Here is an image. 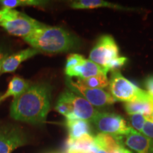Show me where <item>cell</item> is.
Instances as JSON below:
<instances>
[{
	"label": "cell",
	"instance_id": "obj_1",
	"mask_svg": "<svg viewBox=\"0 0 153 153\" xmlns=\"http://www.w3.org/2000/svg\"><path fill=\"white\" fill-rule=\"evenodd\" d=\"M51 104V87L47 83H37L18 98L13 99L10 107L11 117L30 124L46 121Z\"/></svg>",
	"mask_w": 153,
	"mask_h": 153
},
{
	"label": "cell",
	"instance_id": "obj_2",
	"mask_svg": "<svg viewBox=\"0 0 153 153\" xmlns=\"http://www.w3.org/2000/svg\"><path fill=\"white\" fill-rule=\"evenodd\" d=\"M24 40L31 48L48 54L68 52L79 45V40L66 30L45 24Z\"/></svg>",
	"mask_w": 153,
	"mask_h": 153
},
{
	"label": "cell",
	"instance_id": "obj_3",
	"mask_svg": "<svg viewBox=\"0 0 153 153\" xmlns=\"http://www.w3.org/2000/svg\"><path fill=\"white\" fill-rule=\"evenodd\" d=\"M43 25L15 9H0V26L11 35L24 38Z\"/></svg>",
	"mask_w": 153,
	"mask_h": 153
},
{
	"label": "cell",
	"instance_id": "obj_4",
	"mask_svg": "<svg viewBox=\"0 0 153 153\" xmlns=\"http://www.w3.org/2000/svg\"><path fill=\"white\" fill-rule=\"evenodd\" d=\"M108 86L111 95L116 101L129 103L139 100L152 99L145 90L140 89L126 79L119 70L112 72Z\"/></svg>",
	"mask_w": 153,
	"mask_h": 153
},
{
	"label": "cell",
	"instance_id": "obj_5",
	"mask_svg": "<svg viewBox=\"0 0 153 153\" xmlns=\"http://www.w3.org/2000/svg\"><path fill=\"white\" fill-rule=\"evenodd\" d=\"M119 48L114 38L110 35L101 36L89 53V60L104 68L108 72L107 67L111 62L118 58Z\"/></svg>",
	"mask_w": 153,
	"mask_h": 153
},
{
	"label": "cell",
	"instance_id": "obj_6",
	"mask_svg": "<svg viewBox=\"0 0 153 153\" xmlns=\"http://www.w3.org/2000/svg\"><path fill=\"white\" fill-rule=\"evenodd\" d=\"M91 123L96 130L101 133L126 136L132 129L121 116L114 113L98 111Z\"/></svg>",
	"mask_w": 153,
	"mask_h": 153
},
{
	"label": "cell",
	"instance_id": "obj_7",
	"mask_svg": "<svg viewBox=\"0 0 153 153\" xmlns=\"http://www.w3.org/2000/svg\"><path fill=\"white\" fill-rule=\"evenodd\" d=\"M66 84L68 89L85 98L93 106L104 107L116 102V99L110 93L101 89H94L86 87L76 80L67 77Z\"/></svg>",
	"mask_w": 153,
	"mask_h": 153
},
{
	"label": "cell",
	"instance_id": "obj_8",
	"mask_svg": "<svg viewBox=\"0 0 153 153\" xmlns=\"http://www.w3.org/2000/svg\"><path fill=\"white\" fill-rule=\"evenodd\" d=\"M58 99L65 101L70 107L72 115L70 119H81L91 122L98 113L89 101L69 89L63 91Z\"/></svg>",
	"mask_w": 153,
	"mask_h": 153
},
{
	"label": "cell",
	"instance_id": "obj_9",
	"mask_svg": "<svg viewBox=\"0 0 153 153\" xmlns=\"http://www.w3.org/2000/svg\"><path fill=\"white\" fill-rule=\"evenodd\" d=\"M27 143L26 134L19 126L9 125L0 127V153H11Z\"/></svg>",
	"mask_w": 153,
	"mask_h": 153
},
{
	"label": "cell",
	"instance_id": "obj_10",
	"mask_svg": "<svg viewBox=\"0 0 153 153\" xmlns=\"http://www.w3.org/2000/svg\"><path fill=\"white\" fill-rule=\"evenodd\" d=\"M65 73L68 77L70 78L76 77V79H86L101 74H107L108 72L89 59L85 58L73 68L65 70Z\"/></svg>",
	"mask_w": 153,
	"mask_h": 153
},
{
	"label": "cell",
	"instance_id": "obj_11",
	"mask_svg": "<svg viewBox=\"0 0 153 153\" xmlns=\"http://www.w3.org/2000/svg\"><path fill=\"white\" fill-rule=\"evenodd\" d=\"M97 149L108 153H120L124 148L123 137L121 135L99 133L94 137Z\"/></svg>",
	"mask_w": 153,
	"mask_h": 153
},
{
	"label": "cell",
	"instance_id": "obj_12",
	"mask_svg": "<svg viewBox=\"0 0 153 153\" xmlns=\"http://www.w3.org/2000/svg\"><path fill=\"white\" fill-rule=\"evenodd\" d=\"M124 144L135 153H153V139L133 128L126 135Z\"/></svg>",
	"mask_w": 153,
	"mask_h": 153
},
{
	"label": "cell",
	"instance_id": "obj_13",
	"mask_svg": "<svg viewBox=\"0 0 153 153\" xmlns=\"http://www.w3.org/2000/svg\"><path fill=\"white\" fill-rule=\"evenodd\" d=\"M41 53L39 51L33 48H28L22 50L19 52L14 53L8 57H6L4 60L2 67H1V73H11L14 72L19 66L24 61L28 59L31 58L35 55Z\"/></svg>",
	"mask_w": 153,
	"mask_h": 153
},
{
	"label": "cell",
	"instance_id": "obj_14",
	"mask_svg": "<svg viewBox=\"0 0 153 153\" xmlns=\"http://www.w3.org/2000/svg\"><path fill=\"white\" fill-rule=\"evenodd\" d=\"M70 7L74 9H91L99 7H108V8L118 9L123 11H135V8L123 7V6L113 4L104 0H79L74 1L70 4Z\"/></svg>",
	"mask_w": 153,
	"mask_h": 153
},
{
	"label": "cell",
	"instance_id": "obj_15",
	"mask_svg": "<svg viewBox=\"0 0 153 153\" xmlns=\"http://www.w3.org/2000/svg\"><path fill=\"white\" fill-rule=\"evenodd\" d=\"M65 126L68 131V138L77 139L85 134H91L90 122L81 119H66Z\"/></svg>",
	"mask_w": 153,
	"mask_h": 153
},
{
	"label": "cell",
	"instance_id": "obj_16",
	"mask_svg": "<svg viewBox=\"0 0 153 153\" xmlns=\"http://www.w3.org/2000/svg\"><path fill=\"white\" fill-rule=\"evenodd\" d=\"M30 86V82L27 80L19 76H14L9 82L7 91L0 97V102L10 97H14V99L18 98L27 90Z\"/></svg>",
	"mask_w": 153,
	"mask_h": 153
},
{
	"label": "cell",
	"instance_id": "obj_17",
	"mask_svg": "<svg viewBox=\"0 0 153 153\" xmlns=\"http://www.w3.org/2000/svg\"><path fill=\"white\" fill-rule=\"evenodd\" d=\"M124 108L129 116L135 114H141L145 116H148L153 112V100L148 99L125 103Z\"/></svg>",
	"mask_w": 153,
	"mask_h": 153
},
{
	"label": "cell",
	"instance_id": "obj_18",
	"mask_svg": "<svg viewBox=\"0 0 153 153\" xmlns=\"http://www.w3.org/2000/svg\"><path fill=\"white\" fill-rule=\"evenodd\" d=\"M95 147L94 137L91 134H85L74 140L68 138L65 144V150L72 148L87 152Z\"/></svg>",
	"mask_w": 153,
	"mask_h": 153
},
{
	"label": "cell",
	"instance_id": "obj_19",
	"mask_svg": "<svg viewBox=\"0 0 153 153\" xmlns=\"http://www.w3.org/2000/svg\"><path fill=\"white\" fill-rule=\"evenodd\" d=\"M48 3L43 0H0V4L6 8L14 9L18 7H45Z\"/></svg>",
	"mask_w": 153,
	"mask_h": 153
},
{
	"label": "cell",
	"instance_id": "obj_20",
	"mask_svg": "<svg viewBox=\"0 0 153 153\" xmlns=\"http://www.w3.org/2000/svg\"><path fill=\"white\" fill-rule=\"evenodd\" d=\"M76 81L80 82L86 87L94 88V89H104L109 85V81L106 74H99V75L91 76L86 79H76Z\"/></svg>",
	"mask_w": 153,
	"mask_h": 153
},
{
	"label": "cell",
	"instance_id": "obj_21",
	"mask_svg": "<svg viewBox=\"0 0 153 153\" xmlns=\"http://www.w3.org/2000/svg\"><path fill=\"white\" fill-rule=\"evenodd\" d=\"M130 123L131 128L139 133H141L145 122L147 121L146 116L141 114H135L130 115L129 116Z\"/></svg>",
	"mask_w": 153,
	"mask_h": 153
},
{
	"label": "cell",
	"instance_id": "obj_22",
	"mask_svg": "<svg viewBox=\"0 0 153 153\" xmlns=\"http://www.w3.org/2000/svg\"><path fill=\"white\" fill-rule=\"evenodd\" d=\"M127 60L128 59L125 57H118V58L115 59L112 62H111L110 64L107 67V70H108V72L118 70L120 68L125 65Z\"/></svg>",
	"mask_w": 153,
	"mask_h": 153
},
{
	"label": "cell",
	"instance_id": "obj_23",
	"mask_svg": "<svg viewBox=\"0 0 153 153\" xmlns=\"http://www.w3.org/2000/svg\"><path fill=\"white\" fill-rule=\"evenodd\" d=\"M85 59L82 55L79 54H70L67 58L66 64H65V70L67 69H70L71 68H73L75 65L81 62L82 60H83Z\"/></svg>",
	"mask_w": 153,
	"mask_h": 153
},
{
	"label": "cell",
	"instance_id": "obj_24",
	"mask_svg": "<svg viewBox=\"0 0 153 153\" xmlns=\"http://www.w3.org/2000/svg\"><path fill=\"white\" fill-rule=\"evenodd\" d=\"M141 133L149 138L153 139V122L147 120L143 126Z\"/></svg>",
	"mask_w": 153,
	"mask_h": 153
},
{
	"label": "cell",
	"instance_id": "obj_25",
	"mask_svg": "<svg viewBox=\"0 0 153 153\" xmlns=\"http://www.w3.org/2000/svg\"><path fill=\"white\" fill-rule=\"evenodd\" d=\"M145 91L153 100V75L149 76L144 82Z\"/></svg>",
	"mask_w": 153,
	"mask_h": 153
},
{
	"label": "cell",
	"instance_id": "obj_26",
	"mask_svg": "<svg viewBox=\"0 0 153 153\" xmlns=\"http://www.w3.org/2000/svg\"><path fill=\"white\" fill-rule=\"evenodd\" d=\"M9 56V52L4 48L0 47V61L4 60L6 57Z\"/></svg>",
	"mask_w": 153,
	"mask_h": 153
},
{
	"label": "cell",
	"instance_id": "obj_27",
	"mask_svg": "<svg viewBox=\"0 0 153 153\" xmlns=\"http://www.w3.org/2000/svg\"><path fill=\"white\" fill-rule=\"evenodd\" d=\"M146 118H147V120H150V121L153 122V112L150 115V116H146Z\"/></svg>",
	"mask_w": 153,
	"mask_h": 153
},
{
	"label": "cell",
	"instance_id": "obj_28",
	"mask_svg": "<svg viewBox=\"0 0 153 153\" xmlns=\"http://www.w3.org/2000/svg\"><path fill=\"white\" fill-rule=\"evenodd\" d=\"M121 153H133V152H131V151H130L129 150H128V149L124 148L123 150L121 151Z\"/></svg>",
	"mask_w": 153,
	"mask_h": 153
},
{
	"label": "cell",
	"instance_id": "obj_29",
	"mask_svg": "<svg viewBox=\"0 0 153 153\" xmlns=\"http://www.w3.org/2000/svg\"><path fill=\"white\" fill-rule=\"evenodd\" d=\"M97 153H108V152H105V151L102 150H99V149H97ZM120 153H121V152H120Z\"/></svg>",
	"mask_w": 153,
	"mask_h": 153
},
{
	"label": "cell",
	"instance_id": "obj_30",
	"mask_svg": "<svg viewBox=\"0 0 153 153\" xmlns=\"http://www.w3.org/2000/svg\"><path fill=\"white\" fill-rule=\"evenodd\" d=\"M4 60H1V61H0V72H1V67H2V64H3V62H4Z\"/></svg>",
	"mask_w": 153,
	"mask_h": 153
},
{
	"label": "cell",
	"instance_id": "obj_31",
	"mask_svg": "<svg viewBox=\"0 0 153 153\" xmlns=\"http://www.w3.org/2000/svg\"><path fill=\"white\" fill-rule=\"evenodd\" d=\"M57 153H67L65 151H61V152H57Z\"/></svg>",
	"mask_w": 153,
	"mask_h": 153
},
{
	"label": "cell",
	"instance_id": "obj_32",
	"mask_svg": "<svg viewBox=\"0 0 153 153\" xmlns=\"http://www.w3.org/2000/svg\"><path fill=\"white\" fill-rule=\"evenodd\" d=\"M49 153H57V152H49Z\"/></svg>",
	"mask_w": 153,
	"mask_h": 153
}]
</instances>
